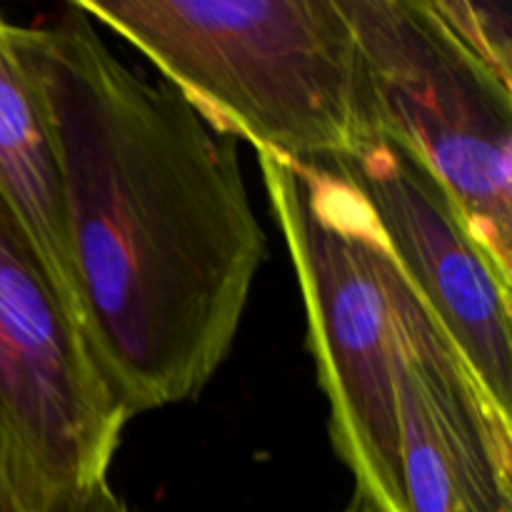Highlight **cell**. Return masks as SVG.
<instances>
[{"mask_svg":"<svg viewBox=\"0 0 512 512\" xmlns=\"http://www.w3.org/2000/svg\"><path fill=\"white\" fill-rule=\"evenodd\" d=\"M58 153L83 333L128 415L195 400L238 335L265 233L238 143L125 65L78 3L15 25Z\"/></svg>","mask_w":512,"mask_h":512,"instance_id":"cell-1","label":"cell"},{"mask_svg":"<svg viewBox=\"0 0 512 512\" xmlns=\"http://www.w3.org/2000/svg\"><path fill=\"white\" fill-rule=\"evenodd\" d=\"M0 203L28 240L55 295L83 333L68 235H65L63 188H60L53 128L15 45V23H10L3 13H0Z\"/></svg>","mask_w":512,"mask_h":512,"instance_id":"cell-8","label":"cell"},{"mask_svg":"<svg viewBox=\"0 0 512 512\" xmlns=\"http://www.w3.org/2000/svg\"><path fill=\"white\" fill-rule=\"evenodd\" d=\"M320 165L358 190L393 263L495 408L512 420L510 280L480 248L443 185L388 135L353 158Z\"/></svg>","mask_w":512,"mask_h":512,"instance_id":"cell-6","label":"cell"},{"mask_svg":"<svg viewBox=\"0 0 512 512\" xmlns=\"http://www.w3.org/2000/svg\"><path fill=\"white\" fill-rule=\"evenodd\" d=\"M53 512H130L128 505L118 498L108 480L83 490L80 495L70 498L68 503L58 505Z\"/></svg>","mask_w":512,"mask_h":512,"instance_id":"cell-10","label":"cell"},{"mask_svg":"<svg viewBox=\"0 0 512 512\" xmlns=\"http://www.w3.org/2000/svg\"><path fill=\"white\" fill-rule=\"evenodd\" d=\"M390 285L405 512H512V420L393 258Z\"/></svg>","mask_w":512,"mask_h":512,"instance_id":"cell-7","label":"cell"},{"mask_svg":"<svg viewBox=\"0 0 512 512\" xmlns=\"http://www.w3.org/2000/svg\"><path fill=\"white\" fill-rule=\"evenodd\" d=\"M308 318L330 438L378 512H405L390 255L358 190L325 165L258 153Z\"/></svg>","mask_w":512,"mask_h":512,"instance_id":"cell-3","label":"cell"},{"mask_svg":"<svg viewBox=\"0 0 512 512\" xmlns=\"http://www.w3.org/2000/svg\"><path fill=\"white\" fill-rule=\"evenodd\" d=\"M378 105L512 280V88L463 48L430 0H340Z\"/></svg>","mask_w":512,"mask_h":512,"instance_id":"cell-4","label":"cell"},{"mask_svg":"<svg viewBox=\"0 0 512 512\" xmlns=\"http://www.w3.org/2000/svg\"><path fill=\"white\" fill-rule=\"evenodd\" d=\"M343 512H378L373 508V503H370L368 498H363L360 493L353 495V500H350L348 505H345Z\"/></svg>","mask_w":512,"mask_h":512,"instance_id":"cell-11","label":"cell"},{"mask_svg":"<svg viewBox=\"0 0 512 512\" xmlns=\"http://www.w3.org/2000/svg\"><path fill=\"white\" fill-rule=\"evenodd\" d=\"M440 20L463 48L512 88V5L478 0H430Z\"/></svg>","mask_w":512,"mask_h":512,"instance_id":"cell-9","label":"cell"},{"mask_svg":"<svg viewBox=\"0 0 512 512\" xmlns=\"http://www.w3.org/2000/svg\"><path fill=\"white\" fill-rule=\"evenodd\" d=\"M128 420L0 203V485L13 510L53 512L108 480Z\"/></svg>","mask_w":512,"mask_h":512,"instance_id":"cell-5","label":"cell"},{"mask_svg":"<svg viewBox=\"0 0 512 512\" xmlns=\"http://www.w3.org/2000/svg\"><path fill=\"white\" fill-rule=\"evenodd\" d=\"M0 512H15V510H13V505H10L8 495H5L3 485H0Z\"/></svg>","mask_w":512,"mask_h":512,"instance_id":"cell-12","label":"cell"},{"mask_svg":"<svg viewBox=\"0 0 512 512\" xmlns=\"http://www.w3.org/2000/svg\"><path fill=\"white\" fill-rule=\"evenodd\" d=\"M138 48L213 128L293 163L383 135L340 0H75Z\"/></svg>","mask_w":512,"mask_h":512,"instance_id":"cell-2","label":"cell"}]
</instances>
